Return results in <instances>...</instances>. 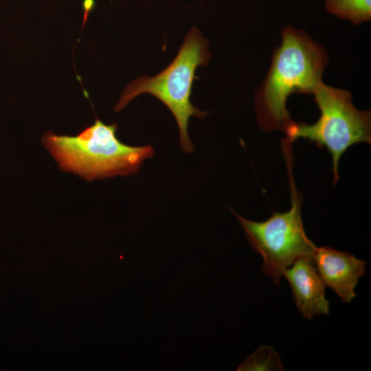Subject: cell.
Masks as SVG:
<instances>
[{
	"label": "cell",
	"mask_w": 371,
	"mask_h": 371,
	"mask_svg": "<svg viewBox=\"0 0 371 371\" xmlns=\"http://www.w3.org/2000/svg\"><path fill=\"white\" fill-rule=\"evenodd\" d=\"M117 128L115 123L108 125L97 119L76 136L49 131L43 144L63 170L88 181L135 173L155 150L150 145L122 143L116 136Z\"/></svg>",
	"instance_id": "cell-2"
},
{
	"label": "cell",
	"mask_w": 371,
	"mask_h": 371,
	"mask_svg": "<svg viewBox=\"0 0 371 371\" xmlns=\"http://www.w3.org/2000/svg\"><path fill=\"white\" fill-rule=\"evenodd\" d=\"M312 259L325 286L333 289L343 302L350 303L356 296L355 288L365 273L366 262L330 247H317Z\"/></svg>",
	"instance_id": "cell-6"
},
{
	"label": "cell",
	"mask_w": 371,
	"mask_h": 371,
	"mask_svg": "<svg viewBox=\"0 0 371 371\" xmlns=\"http://www.w3.org/2000/svg\"><path fill=\"white\" fill-rule=\"evenodd\" d=\"M283 153L289 177L290 210L273 212L262 222L249 221L234 213L251 247L263 258L262 271L271 277L277 285L288 267L299 258H312L317 248L304 229L301 215L302 197L293 179L291 148H284Z\"/></svg>",
	"instance_id": "cell-5"
},
{
	"label": "cell",
	"mask_w": 371,
	"mask_h": 371,
	"mask_svg": "<svg viewBox=\"0 0 371 371\" xmlns=\"http://www.w3.org/2000/svg\"><path fill=\"white\" fill-rule=\"evenodd\" d=\"M324 5L330 14L355 25L371 19V0H325Z\"/></svg>",
	"instance_id": "cell-8"
},
{
	"label": "cell",
	"mask_w": 371,
	"mask_h": 371,
	"mask_svg": "<svg viewBox=\"0 0 371 371\" xmlns=\"http://www.w3.org/2000/svg\"><path fill=\"white\" fill-rule=\"evenodd\" d=\"M284 272L297 310L306 319L329 313V301L326 298L325 284L313 265L311 258L295 260Z\"/></svg>",
	"instance_id": "cell-7"
},
{
	"label": "cell",
	"mask_w": 371,
	"mask_h": 371,
	"mask_svg": "<svg viewBox=\"0 0 371 371\" xmlns=\"http://www.w3.org/2000/svg\"><path fill=\"white\" fill-rule=\"evenodd\" d=\"M208 41L194 27L174 60L155 76H142L133 80L122 92L114 110L123 109L133 98L142 93H149L159 100L175 117L179 131L181 148L186 153L195 148L188 137V120L191 116L203 118L207 113L193 106L190 101L192 84L198 78L195 72L199 66L207 65L211 54Z\"/></svg>",
	"instance_id": "cell-3"
},
{
	"label": "cell",
	"mask_w": 371,
	"mask_h": 371,
	"mask_svg": "<svg viewBox=\"0 0 371 371\" xmlns=\"http://www.w3.org/2000/svg\"><path fill=\"white\" fill-rule=\"evenodd\" d=\"M279 354L269 346H259L238 366V371H284Z\"/></svg>",
	"instance_id": "cell-9"
},
{
	"label": "cell",
	"mask_w": 371,
	"mask_h": 371,
	"mask_svg": "<svg viewBox=\"0 0 371 371\" xmlns=\"http://www.w3.org/2000/svg\"><path fill=\"white\" fill-rule=\"evenodd\" d=\"M273 54L269 72L255 96L257 122L264 131L284 133L293 122L286 109L293 93H312L328 59L324 47L303 30L287 26Z\"/></svg>",
	"instance_id": "cell-1"
},
{
	"label": "cell",
	"mask_w": 371,
	"mask_h": 371,
	"mask_svg": "<svg viewBox=\"0 0 371 371\" xmlns=\"http://www.w3.org/2000/svg\"><path fill=\"white\" fill-rule=\"evenodd\" d=\"M312 93L320 111L317 121L313 124L293 121L284 133L291 142L303 138L326 148L332 155L335 183L339 178V161L345 151L357 143H371L370 111L357 109L350 92L328 86L322 80Z\"/></svg>",
	"instance_id": "cell-4"
}]
</instances>
